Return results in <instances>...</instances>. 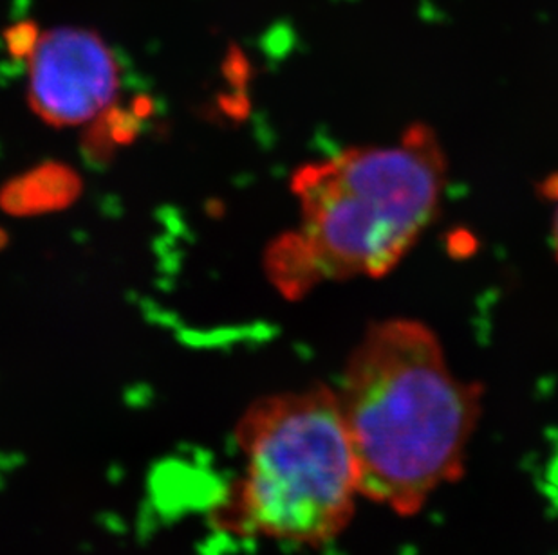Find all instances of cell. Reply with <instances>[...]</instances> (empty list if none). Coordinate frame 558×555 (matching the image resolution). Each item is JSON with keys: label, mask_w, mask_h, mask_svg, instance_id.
Here are the masks:
<instances>
[{"label": "cell", "mask_w": 558, "mask_h": 555, "mask_svg": "<svg viewBox=\"0 0 558 555\" xmlns=\"http://www.w3.org/2000/svg\"><path fill=\"white\" fill-rule=\"evenodd\" d=\"M360 494L400 516L464 474L483 388L459 379L423 321H376L351 351L338 390Z\"/></svg>", "instance_id": "6da1fadb"}, {"label": "cell", "mask_w": 558, "mask_h": 555, "mask_svg": "<svg viewBox=\"0 0 558 555\" xmlns=\"http://www.w3.org/2000/svg\"><path fill=\"white\" fill-rule=\"evenodd\" d=\"M82 192L78 175L60 163H46L11 178L0 192V206L15 217H35L62 210Z\"/></svg>", "instance_id": "5b68a950"}, {"label": "cell", "mask_w": 558, "mask_h": 555, "mask_svg": "<svg viewBox=\"0 0 558 555\" xmlns=\"http://www.w3.org/2000/svg\"><path fill=\"white\" fill-rule=\"evenodd\" d=\"M551 247H554L555 258L558 262V205L555 208L554 221H551Z\"/></svg>", "instance_id": "52a82bcc"}, {"label": "cell", "mask_w": 558, "mask_h": 555, "mask_svg": "<svg viewBox=\"0 0 558 555\" xmlns=\"http://www.w3.org/2000/svg\"><path fill=\"white\" fill-rule=\"evenodd\" d=\"M554 480H555V483H557V489H558V460H557V467H555Z\"/></svg>", "instance_id": "ba28073f"}, {"label": "cell", "mask_w": 558, "mask_h": 555, "mask_svg": "<svg viewBox=\"0 0 558 555\" xmlns=\"http://www.w3.org/2000/svg\"><path fill=\"white\" fill-rule=\"evenodd\" d=\"M233 436L243 471L216 508L221 529L306 546L348 529L359 464L335 390L264 395L244 409Z\"/></svg>", "instance_id": "3957f363"}, {"label": "cell", "mask_w": 558, "mask_h": 555, "mask_svg": "<svg viewBox=\"0 0 558 555\" xmlns=\"http://www.w3.org/2000/svg\"><path fill=\"white\" fill-rule=\"evenodd\" d=\"M302 224L269 252L280 285L301 296L322 280L392 273L436 221L447 156L433 128L412 125L392 145L353 147L293 177Z\"/></svg>", "instance_id": "7a4b0ae2"}, {"label": "cell", "mask_w": 558, "mask_h": 555, "mask_svg": "<svg viewBox=\"0 0 558 555\" xmlns=\"http://www.w3.org/2000/svg\"><path fill=\"white\" fill-rule=\"evenodd\" d=\"M137 115L118 111L114 107L98 115L87 136V150L98 158L109 156L114 148L126 145L136 134Z\"/></svg>", "instance_id": "8992f818"}, {"label": "cell", "mask_w": 558, "mask_h": 555, "mask_svg": "<svg viewBox=\"0 0 558 555\" xmlns=\"http://www.w3.org/2000/svg\"><path fill=\"white\" fill-rule=\"evenodd\" d=\"M27 101L51 126H76L111 109L120 65L109 44L84 27L38 29L27 51Z\"/></svg>", "instance_id": "277c9868"}]
</instances>
